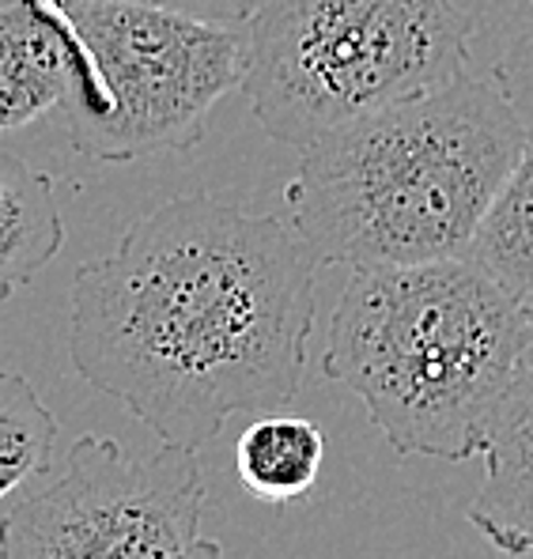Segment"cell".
Returning a JSON list of instances; mask_svg holds the SVG:
<instances>
[{
  "instance_id": "7",
  "label": "cell",
  "mask_w": 533,
  "mask_h": 559,
  "mask_svg": "<svg viewBox=\"0 0 533 559\" xmlns=\"http://www.w3.org/2000/svg\"><path fill=\"white\" fill-rule=\"evenodd\" d=\"M84 57L69 0H0V133L64 106Z\"/></svg>"
},
{
  "instance_id": "2",
  "label": "cell",
  "mask_w": 533,
  "mask_h": 559,
  "mask_svg": "<svg viewBox=\"0 0 533 559\" xmlns=\"http://www.w3.org/2000/svg\"><path fill=\"white\" fill-rule=\"evenodd\" d=\"M526 129L499 64H470L436 92L364 114L303 147L284 189L288 219L322 265L470 258Z\"/></svg>"
},
{
  "instance_id": "10",
  "label": "cell",
  "mask_w": 533,
  "mask_h": 559,
  "mask_svg": "<svg viewBox=\"0 0 533 559\" xmlns=\"http://www.w3.org/2000/svg\"><path fill=\"white\" fill-rule=\"evenodd\" d=\"M325 465V435L315 419L261 416L235 442V476L258 503L288 507L315 491Z\"/></svg>"
},
{
  "instance_id": "8",
  "label": "cell",
  "mask_w": 533,
  "mask_h": 559,
  "mask_svg": "<svg viewBox=\"0 0 533 559\" xmlns=\"http://www.w3.org/2000/svg\"><path fill=\"white\" fill-rule=\"evenodd\" d=\"M485 480L473 496L470 525L504 556L533 552V336L511 390L491 419Z\"/></svg>"
},
{
  "instance_id": "15",
  "label": "cell",
  "mask_w": 533,
  "mask_h": 559,
  "mask_svg": "<svg viewBox=\"0 0 533 559\" xmlns=\"http://www.w3.org/2000/svg\"><path fill=\"white\" fill-rule=\"evenodd\" d=\"M526 4H533V0H526Z\"/></svg>"
},
{
  "instance_id": "4",
  "label": "cell",
  "mask_w": 533,
  "mask_h": 559,
  "mask_svg": "<svg viewBox=\"0 0 533 559\" xmlns=\"http://www.w3.org/2000/svg\"><path fill=\"white\" fill-rule=\"evenodd\" d=\"M242 27V95L288 147L436 92L473 64V15L458 0H261Z\"/></svg>"
},
{
  "instance_id": "14",
  "label": "cell",
  "mask_w": 533,
  "mask_h": 559,
  "mask_svg": "<svg viewBox=\"0 0 533 559\" xmlns=\"http://www.w3.org/2000/svg\"><path fill=\"white\" fill-rule=\"evenodd\" d=\"M144 4H167V8H182V12H193V15H209V20L246 23L261 0H144Z\"/></svg>"
},
{
  "instance_id": "5",
  "label": "cell",
  "mask_w": 533,
  "mask_h": 559,
  "mask_svg": "<svg viewBox=\"0 0 533 559\" xmlns=\"http://www.w3.org/2000/svg\"><path fill=\"white\" fill-rule=\"evenodd\" d=\"M92 61L98 103L69 140L98 163L186 152L209 114L242 87L246 27L144 0H69Z\"/></svg>"
},
{
  "instance_id": "12",
  "label": "cell",
  "mask_w": 533,
  "mask_h": 559,
  "mask_svg": "<svg viewBox=\"0 0 533 559\" xmlns=\"http://www.w3.org/2000/svg\"><path fill=\"white\" fill-rule=\"evenodd\" d=\"M57 416L27 374L0 371V503L54 468Z\"/></svg>"
},
{
  "instance_id": "9",
  "label": "cell",
  "mask_w": 533,
  "mask_h": 559,
  "mask_svg": "<svg viewBox=\"0 0 533 559\" xmlns=\"http://www.w3.org/2000/svg\"><path fill=\"white\" fill-rule=\"evenodd\" d=\"M64 246L57 182L0 147V302H8Z\"/></svg>"
},
{
  "instance_id": "1",
  "label": "cell",
  "mask_w": 533,
  "mask_h": 559,
  "mask_svg": "<svg viewBox=\"0 0 533 559\" xmlns=\"http://www.w3.org/2000/svg\"><path fill=\"white\" fill-rule=\"evenodd\" d=\"M318 253L292 219L186 193L76 269V374L163 447L197 450L239 413L281 408L307 374Z\"/></svg>"
},
{
  "instance_id": "6",
  "label": "cell",
  "mask_w": 533,
  "mask_h": 559,
  "mask_svg": "<svg viewBox=\"0 0 533 559\" xmlns=\"http://www.w3.org/2000/svg\"><path fill=\"white\" fill-rule=\"evenodd\" d=\"M209 491L190 450L137 454L80 435L0 511V559H224L201 533Z\"/></svg>"
},
{
  "instance_id": "3",
  "label": "cell",
  "mask_w": 533,
  "mask_h": 559,
  "mask_svg": "<svg viewBox=\"0 0 533 559\" xmlns=\"http://www.w3.org/2000/svg\"><path fill=\"white\" fill-rule=\"evenodd\" d=\"M533 336V307L473 258L352 269L322 371L364 401L393 454L470 462Z\"/></svg>"
},
{
  "instance_id": "13",
  "label": "cell",
  "mask_w": 533,
  "mask_h": 559,
  "mask_svg": "<svg viewBox=\"0 0 533 559\" xmlns=\"http://www.w3.org/2000/svg\"><path fill=\"white\" fill-rule=\"evenodd\" d=\"M499 72H504L507 92H511V98L519 103L522 118L533 121V31H530L526 43L511 53V61L499 64Z\"/></svg>"
},
{
  "instance_id": "11",
  "label": "cell",
  "mask_w": 533,
  "mask_h": 559,
  "mask_svg": "<svg viewBox=\"0 0 533 559\" xmlns=\"http://www.w3.org/2000/svg\"><path fill=\"white\" fill-rule=\"evenodd\" d=\"M470 258L514 299L533 307V121L519 159L481 219Z\"/></svg>"
}]
</instances>
